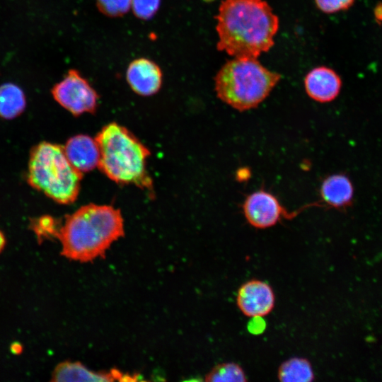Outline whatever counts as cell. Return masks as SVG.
<instances>
[{"mask_svg":"<svg viewBox=\"0 0 382 382\" xmlns=\"http://www.w3.org/2000/svg\"><path fill=\"white\" fill-rule=\"evenodd\" d=\"M215 18L216 48L233 58L257 59L274 44L279 18L264 0H223Z\"/></svg>","mask_w":382,"mask_h":382,"instance_id":"cell-1","label":"cell"},{"mask_svg":"<svg viewBox=\"0 0 382 382\" xmlns=\"http://www.w3.org/2000/svg\"><path fill=\"white\" fill-rule=\"evenodd\" d=\"M123 236L120 211L95 204L83 206L67 216L56 235L62 244V254L81 262L104 257L112 243Z\"/></svg>","mask_w":382,"mask_h":382,"instance_id":"cell-2","label":"cell"},{"mask_svg":"<svg viewBox=\"0 0 382 382\" xmlns=\"http://www.w3.org/2000/svg\"><path fill=\"white\" fill-rule=\"evenodd\" d=\"M95 139L100 150L98 168L107 177L117 183L152 190V180L146 169L150 151L127 129L111 122Z\"/></svg>","mask_w":382,"mask_h":382,"instance_id":"cell-3","label":"cell"},{"mask_svg":"<svg viewBox=\"0 0 382 382\" xmlns=\"http://www.w3.org/2000/svg\"><path fill=\"white\" fill-rule=\"evenodd\" d=\"M282 76L265 67L257 59L233 58L214 77L216 96L241 111L257 107L270 95Z\"/></svg>","mask_w":382,"mask_h":382,"instance_id":"cell-4","label":"cell"},{"mask_svg":"<svg viewBox=\"0 0 382 382\" xmlns=\"http://www.w3.org/2000/svg\"><path fill=\"white\" fill-rule=\"evenodd\" d=\"M83 174L66 158L63 146L43 141L31 151L28 180L36 190L60 204L74 202Z\"/></svg>","mask_w":382,"mask_h":382,"instance_id":"cell-5","label":"cell"},{"mask_svg":"<svg viewBox=\"0 0 382 382\" xmlns=\"http://www.w3.org/2000/svg\"><path fill=\"white\" fill-rule=\"evenodd\" d=\"M52 94L59 105L74 116L94 113L99 100L96 91L75 69H69L63 79L53 86Z\"/></svg>","mask_w":382,"mask_h":382,"instance_id":"cell-6","label":"cell"},{"mask_svg":"<svg viewBox=\"0 0 382 382\" xmlns=\"http://www.w3.org/2000/svg\"><path fill=\"white\" fill-rule=\"evenodd\" d=\"M312 206L322 205L313 203L304 206L297 212H289L274 195L264 190H259L245 197L242 207L244 216L250 225L255 228L265 229L274 226L284 218H294L303 209Z\"/></svg>","mask_w":382,"mask_h":382,"instance_id":"cell-7","label":"cell"},{"mask_svg":"<svg viewBox=\"0 0 382 382\" xmlns=\"http://www.w3.org/2000/svg\"><path fill=\"white\" fill-rule=\"evenodd\" d=\"M236 304L247 317H264L272 312L275 305V294L272 287L266 282L250 279L238 289Z\"/></svg>","mask_w":382,"mask_h":382,"instance_id":"cell-8","label":"cell"},{"mask_svg":"<svg viewBox=\"0 0 382 382\" xmlns=\"http://www.w3.org/2000/svg\"><path fill=\"white\" fill-rule=\"evenodd\" d=\"M52 381H136L142 380L137 374H126L118 369L93 371L81 362L64 361L59 364L52 374Z\"/></svg>","mask_w":382,"mask_h":382,"instance_id":"cell-9","label":"cell"},{"mask_svg":"<svg viewBox=\"0 0 382 382\" xmlns=\"http://www.w3.org/2000/svg\"><path fill=\"white\" fill-rule=\"evenodd\" d=\"M126 79L134 93L149 96L160 90L163 73L161 67L154 61L140 57L134 59L128 65Z\"/></svg>","mask_w":382,"mask_h":382,"instance_id":"cell-10","label":"cell"},{"mask_svg":"<svg viewBox=\"0 0 382 382\" xmlns=\"http://www.w3.org/2000/svg\"><path fill=\"white\" fill-rule=\"evenodd\" d=\"M307 95L319 103H328L340 93L342 81L332 69L318 66L311 70L304 79Z\"/></svg>","mask_w":382,"mask_h":382,"instance_id":"cell-11","label":"cell"},{"mask_svg":"<svg viewBox=\"0 0 382 382\" xmlns=\"http://www.w3.org/2000/svg\"><path fill=\"white\" fill-rule=\"evenodd\" d=\"M63 148L69 162L81 173L98 166L100 150L95 139L84 134L76 135L68 139Z\"/></svg>","mask_w":382,"mask_h":382,"instance_id":"cell-12","label":"cell"},{"mask_svg":"<svg viewBox=\"0 0 382 382\" xmlns=\"http://www.w3.org/2000/svg\"><path fill=\"white\" fill-rule=\"evenodd\" d=\"M320 195L325 206L342 209L351 204L354 187L349 178L345 174H333L322 182Z\"/></svg>","mask_w":382,"mask_h":382,"instance_id":"cell-13","label":"cell"},{"mask_svg":"<svg viewBox=\"0 0 382 382\" xmlns=\"http://www.w3.org/2000/svg\"><path fill=\"white\" fill-rule=\"evenodd\" d=\"M26 105L23 90L13 83L0 86V117L11 120L21 115Z\"/></svg>","mask_w":382,"mask_h":382,"instance_id":"cell-14","label":"cell"},{"mask_svg":"<svg viewBox=\"0 0 382 382\" xmlns=\"http://www.w3.org/2000/svg\"><path fill=\"white\" fill-rule=\"evenodd\" d=\"M277 376L284 382H310L315 380L311 362L306 358L292 357L281 364Z\"/></svg>","mask_w":382,"mask_h":382,"instance_id":"cell-15","label":"cell"},{"mask_svg":"<svg viewBox=\"0 0 382 382\" xmlns=\"http://www.w3.org/2000/svg\"><path fill=\"white\" fill-rule=\"evenodd\" d=\"M243 368L234 362H224L215 366L206 376L204 381L210 382L247 381Z\"/></svg>","mask_w":382,"mask_h":382,"instance_id":"cell-16","label":"cell"},{"mask_svg":"<svg viewBox=\"0 0 382 382\" xmlns=\"http://www.w3.org/2000/svg\"><path fill=\"white\" fill-rule=\"evenodd\" d=\"M132 0H96L99 11L112 18L120 17L131 8Z\"/></svg>","mask_w":382,"mask_h":382,"instance_id":"cell-17","label":"cell"},{"mask_svg":"<svg viewBox=\"0 0 382 382\" xmlns=\"http://www.w3.org/2000/svg\"><path fill=\"white\" fill-rule=\"evenodd\" d=\"M160 4L161 0H132L131 8L136 17L146 21L154 16Z\"/></svg>","mask_w":382,"mask_h":382,"instance_id":"cell-18","label":"cell"},{"mask_svg":"<svg viewBox=\"0 0 382 382\" xmlns=\"http://www.w3.org/2000/svg\"><path fill=\"white\" fill-rule=\"evenodd\" d=\"M355 0H315L317 7L325 13H334L348 9Z\"/></svg>","mask_w":382,"mask_h":382,"instance_id":"cell-19","label":"cell"},{"mask_svg":"<svg viewBox=\"0 0 382 382\" xmlns=\"http://www.w3.org/2000/svg\"><path fill=\"white\" fill-rule=\"evenodd\" d=\"M35 231L38 234L56 236L58 229L55 221L52 217L45 216L40 219L35 224Z\"/></svg>","mask_w":382,"mask_h":382,"instance_id":"cell-20","label":"cell"},{"mask_svg":"<svg viewBox=\"0 0 382 382\" xmlns=\"http://www.w3.org/2000/svg\"><path fill=\"white\" fill-rule=\"evenodd\" d=\"M248 323V330L253 334L260 333L265 328V323L262 317H253Z\"/></svg>","mask_w":382,"mask_h":382,"instance_id":"cell-21","label":"cell"},{"mask_svg":"<svg viewBox=\"0 0 382 382\" xmlns=\"http://www.w3.org/2000/svg\"><path fill=\"white\" fill-rule=\"evenodd\" d=\"M5 245V238L4 234L0 231V251L3 249Z\"/></svg>","mask_w":382,"mask_h":382,"instance_id":"cell-22","label":"cell"}]
</instances>
